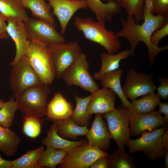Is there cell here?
Returning a JSON list of instances; mask_svg holds the SVG:
<instances>
[{"label": "cell", "mask_w": 168, "mask_h": 168, "mask_svg": "<svg viewBox=\"0 0 168 168\" xmlns=\"http://www.w3.org/2000/svg\"><path fill=\"white\" fill-rule=\"evenodd\" d=\"M122 28L115 33L118 38L126 39L130 47V49L134 53L138 43L142 42L148 50L150 65L154 64L156 56L168 49V44L162 47L157 46L151 42V36L156 30L168 22V15H158L150 11L144 12L143 22L141 25L137 23L133 17L127 16L126 19H121Z\"/></svg>", "instance_id": "6da1fadb"}, {"label": "cell", "mask_w": 168, "mask_h": 168, "mask_svg": "<svg viewBox=\"0 0 168 168\" xmlns=\"http://www.w3.org/2000/svg\"><path fill=\"white\" fill-rule=\"evenodd\" d=\"M74 24L77 29L83 33L86 38L98 44L108 53H116L121 48L119 38L115 33L106 28L105 21H95L90 17L76 16Z\"/></svg>", "instance_id": "7a4b0ae2"}, {"label": "cell", "mask_w": 168, "mask_h": 168, "mask_svg": "<svg viewBox=\"0 0 168 168\" xmlns=\"http://www.w3.org/2000/svg\"><path fill=\"white\" fill-rule=\"evenodd\" d=\"M49 86L42 84L33 87L14 97L18 110L26 115L40 119L45 116L47 100L51 93Z\"/></svg>", "instance_id": "3957f363"}, {"label": "cell", "mask_w": 168, "mask_h": 168, "mask_svg": "<svg viewBox=\"0 0 168 168\" xmlns=\"http://www.w3.org/2000/svg\"><path fill=\"white\" fill-rule=\"evenodd\" d=\"M26 56L43 84L51 85L55 77L48 46L37 41H30Z\"/></svg>", "instance_id": "277c9868"}, {"label": "cell", "mask_w": 168, "mask_h": 168, "mask_svg": "<svg viewBox=\"0 0 168 168\" xmlns=\"http://www.w3.org/2000/svg\"><path fill=\"white\" fill-rule=\"evenodd\" d=\"M166 128L162 127L152 131L144 132L141 133L139 138L130 139L126 145L129 152H142L152 161L161 157L165 150L162 137Z\"/></svg>", "instance_id": "5b68a950"}, {"label": "cell", "mask_w": 168, "mask_h": 168, "mask_svg": "<svg viewBox=\"0 0 168 168\" xmlns=\"http://www.w3.org/2000/svg\"><path fill=\"white\" fill-rule=\"evenodd\" d=\"M9 76L11 88L16 97L26 90L43 84L25 56L12 66Z\"/></svg>", "instance_id": "8992f818"}, {"label": "cell", "mask_w": 168, "mask_h": 168, "mask_svg": "<svg viewBox=\"0 0 168 168\" xmlns=\"http://www.w3.org/2000/svg\"><path fill=\"white\" fill-rule=\"evenodd\" d=\"M86 55L81 52L75 62L65 72L62 79L69 86H75L92 94L99 87L89 71Z\"/></svg>", "instance_id": "52a82bcc"}, {"label": "cell", "mask_w": 168, "mask_h": 168, "mask_svg": "<svg viewBox=\"0 0 168 168\" xmlns=\"http://www.w3.org/2000/svg\"><path fill=\"white\" fill-rule=\"evenodd\" d=\"M51 55L55 77L62 79L63 74L77 60L81 52L77 41L56 43L48 46Z\"/></svg>", "instance_id": "ba28073f"}, {"label": "cell", "mask_w": 168, "mask_h": 168, "mask_svg": "<svg viewBox=\"0 0 168 168\" xmlns=\"http://www.w3.org/2000/svg\"><path fill=\"white\" fill-rule=\"evenodd\" d=\"M102 115L106 120L111 139L115 141L118 147L125 148L131 136L129 126L130 115L128 110L119 107Z\"/></svg>", "instance_id": "9c48e42d"}, {"label": "cell", "mask_w": 168, "mask_h": 168, "mask_svg": "<svg viewBox=\"0 0 168 168\" xmlns=\"http://www.w3.org/2000/svg\"><path fill=\"white\" fill-rule=\"evenodd\" d=\"M109 154L101 149L90 146L88 141L78 145L68 152L61 162L60 168H88L97 159L107 158Z\"/></svg>", "instance_id": "30bf717a"}, {"label": "cell", "mask_w": 168, "mask_h": 168, "mask_svg": "<svg viewBox=\"0 0 168 168\" xmlns=\"http://www.w3.org/2000/svg\"><path fill=\"white\" fill-rule=\"evenodd\" d=\"M24 23L30 41H37L47 46L65 42L64 38L56 29V25L36 18H30Z\"/></svg>", "instance_id": "8fae6325"}, {"label": "cell", "mask_w": 168, "mask_h": 168, "mask_svg": "<svg viewBox=\"0 0 168 168\" xmlns=\"http://www.w3.org/2000/svg\"><path fill=\"white\" fill-rule=\"evenodd\" d=\"M156 87L152 74L138 73L134 68H132L127 73L122 88L126 97L132 100L154 92Z\"/></svg>", "instance_id": "7c38bea8"}, {"label": "cell", "mask_w": 168, "mask_h": 168, "mask_svg": "<svg viewBox=\"0 0 168 168\" xmlns=\"http://www.w3.org/2000/svg\"><path fill=\"white\" fill-rule=\"evenodd\" d=\"M7 31L14 42L16 48V54L13 60L9 63L11 66L15 64L23 56H26L28 50L30 41L28 39L24 23L18 19L7 17Z\"/></svg>", "instance_id": "4fadbf2b"}, {"label": "cell", "mask_w": 168, "mask_h": 168, "mask_svg": "<svg viewBox=\"0 0 168 168\" xmlns=\"http://www.w3.org/2000/svg\"><path fill=\"white\" fill-rule=\"evenodd\" d=\"M53 9V13L58 20L62 34L65 33L68 25L74 14L78 10L88 7L83 0H46Z\"/></svg>", "instance_id": "5bb4252c"}, {"label": "cell", "mask_w": 168, "mask_h": 168, "mask_svg": "<svg viewBox=\"0 0 168 168\" xmlns=\"http://www.w3.org/2000/svg\"><path fill=\"white\" fill-rule=\"evenodd\" d=\"M166 123L158 111L131 115L129 126L131 135L136 136L144 132H150L164 127Z\"/></svg>", "instance_id": "9a60e30c"}, {"label": "cell", "mask_w": 168, "mask_h": 168, "mask_svg": "<svg viewBox=\"0 0 168 168\" xmlns=\"http://www.w3.org/2000/svg\"><path fill=\"white\" fill-rule=\"evenodd\" d=\"M101 115L95 114L91 127L85 135L90 146L105 152L110 149L111 138L107 125Z\"/></svg>", "instance_id": "2e32d148"}, {"label": "cell", "mask_w": 168, "mask_h": 168, "mask_svg": "<svg viewBox=\"0 0 168 168\" xmlns=\"http://www.w3.org/2000/svg\"><path fill=\"white\" fill-rule=\"evenodd\" d=\"M91 94V99L87 107L90 114H102L115 109L114 104L117 95L112 90L103 88Z\"/></svg>", "instance_id": "e0dca14e"}, {"label": "cell", "mask_w": 168, "mask_h": 168, "mask_svg": "<svg viewBox=\"0 0 168 168\" xmlns=\"http://www.w3.org/2000/svg\"><path fill=\"white\" fill-rule=\"evenodd\" d=\"M73 110L71 103L68 101L60 92L56 93L47 105V118L57 122L71 117Z\"/></svg>", "instance_id": "ac0fdd59"}, {"label": "cell", "mask_w": 168, "mask_h": 168, "mask_svg": "<svg viewBox=\"0 0 168 168\" xmlns=\"http://www.w3.org/2000/svg\"><path fill=\"white\" fill-rule=\"evenodd\" d=\"M133 54L134 53L130 49H126L116 54L101 53L100 55L101 67L98 72L94 74V78L97 81H100L105 73L119 68L121 60L128 58Z\"/></svg>", "instance_id": "d6986e66"}, {"label": "cell", "mask_w": 168, "mask_h": 168, "mask_svg": "<svg viewBox=\"0 0 168 168\" xmlns=\"http://www.w3.org/2000/svg\"><path fill=\"white\" fill-rule=\"evenodd\" d=\"M93 12L97 21H111L115 14L121 11V7L117 2L103 3L100 0H83Z\"/></svg>", "instance_id": "ffe728a7"}, {"label": "cell", "mask_w": 168, "mask_h": 168, "mask_svg": "<svg viewBox=\"0 0 168 168\" xmlns=\"http://www.w3.org/2000/svg\"><path fill=\"white\" fill-rule=\"evenodd\" d=\"M123 72V69L119 68L105 73L100 81L103 88L111 89L118 95L121 101L122 106L128 109L131 106V103L125 96L121 86L120 78Z\"/></svg>", "instance_id": "44dd1931"}, {"label": "cell", "mask_w": 168, "mask_h": 168, "mask_svg": "<svg viewBox=\"0 0 168 168\" xmlns=\"http://www.w3.org/2000/svg\"><path fill=\"white\" fill-rule=\"evenodd\" d=\"M86 141L85 140H82L73 141L64 139L58 134L57 123L54 122L47 131L46 136L43 139L42 142L46 147L68 152L75 146Z\"/></svg>", "instance_id": "7402d4cb"}, {"label": "cell", "mask_w": 168, "mask_h": 168, "mask_svg": "<svg viewBox=\"0 0 168 168\" xmlns=\"http://www.w3.org/2000/svg\"><path fill=\"white\" fill-rule=\"evenodd\" d=\"M161 100L157 93L152 92L131 100V106L127 109L130 115L148 113L154 110Z\"/></svg>", "instance_id": "603a6c76"}, {"label": "cell", "mask_w": 168, "mask_h": 168, "mask_svg": "<svg viewBox=\"0 0 168 168\" xmlns=\"http://www.w3.org/2000/svg\"><path fill=\"white\" fill-rule=\"evenodd\" d=\"M21 2L22 7L25 9H29L35 18L43 20L56 25L51 12L52 7L44 0H21Z\"/></svg>", "instance_id": "cb8c5ba5"}, {"label": "cell", "mask_w": 168, "mask_h": 168, "mask_svg": "<svg viewBox=\"0 0 168 168\" xmlns=\"http://www.w3.org/2000/svg\"><path fill=\"white\" fill-rule=\"evenodd\" d=\"M21 139L9 128L0 125V150L6 156L11 157L17 152Z\"/></svg>", "instance_id": "d4e9b609"}, {"label": "cell", "mask_w": 168, "mask_h": 168, "mask_svg": "<svg viewBox=\"0 0 168 168\" xmlns=\"http://www.w3.org/2000/svg\"><path fill=\"white\" fill-rule=\"evenodd\" d=\"M76 105L73 110L71 118L77 125L83 126L87 125L91 115L89 114L87 107L91 100V94L84 98L78 97L73 93Z\"/></svg>", "instance_id": "484cf974"}, {"label": "cell", "mask_w": 168, "mask_h": 168, "mask_svg": "<svg viewBox=\"0 0 168 168\" xmlns=\"http://www.w3.org/2000/svg\"><path fill=\"white\" fill-rule=\"evenodd\" d=\"M57 133L63 138L76 139L79 136L85 135L88 129L87 125H77L71 117L57 122Z\"/></svg>", "instance_id": "4316f807"}, {"label": "cell", "mask_w": 168, "mask_h": 168, "mask_svg": "<svg viewBox=\"0 0 168 168\" xmlns=\"http://www.w3.org/2000/svg\"><path fill=\"white\" fill-rule=\"evenodd\" d=\"M0 12L7 17H13L24 22L30 18L21 0H0Z\"/></svg>", "instance_id": "83f0119b"}, {"label": "cell", "mask_w": 168, "mask_h": 168, "mask_svg": "<svg viewBox=\"0 0 168 168\" xmlns=\"http://www.w3.org/2000/svg\"><path fill=\"white\" fill-rule=\"evenodd\" d=\"M44 151L43 146L29 150L12 161L13 168H39L37 162Z\"/></svg>", "instance_id": "f1b7e54d"}, {"label": "cell", "mask_w": 168, "mask_h": 168, "mask_svg": "<svg viewBox=\"0 0 168 168\" xmlns=\"http://www.w3.org/2000/svg\"><path fill=\"white\" fill-rule=\"evenodd\" d=\"M67 152L46 147L37 162L39 168H56L62 161Z\"/></svg>", "instance_id": "f546056e"}, {"label": "cell", "mask_w": 168, "mask_h": 168, "mask_svg": "<svg viewBox=\"0 0 168 168\" xmlns=\"http://www.w3.org/2000/svg\"><path fill=\"white\" fill-rule=\"evenodd\" d=\"M109 168H133L136 166L134 160L126 152L125 148L118 149L106 158Z\"/></svg>", "instance_id": "4dcf8cb0"}, {"label": "cell", "mask_w": 168, "mask_h": 168, "mask_svg": "<svg viewBox=\"0 0 168 168\" xmlns=\"http://www.w3.org/2000/svg\"><path fill=\"white\" fill-rule=\"evenodd\" d=\"M145 0H118L116 2L126 11L127 16L133 17L137 23L143 21Z\"/></svg>", "instance_id": "1f68e13d"}, {"label": "cell", "mask_w": 168, "mask_h": 168, "mask_svg": "<svg viewBox=\"0 0 168 168\" xmlns=\"http://www.w3.org/2000/svg\"><path fill=\"white\" fill-rule=\"evenodd\" d=\"M13 95L0 108V125L7 128L12 125L18 105Z\"/></svg>", "instance_id": "d6a6232c"}, {"label": "cell", "mask_w": 168, "mask_h": 168, "mask_svg": "<svg viewBox=\"0 0 168 168\" xmlns=\"http://www.w3.org/2000/svg\"><path fill=\"white\" fill-rule=\"evenodd\" d=\"M22 128L23 133L27 136L31 138L38 137L41 131L40 119L35 117L25 115Z\"/></svg>", "instance_id": "836d02e7"}, {"label": "cell", "mask_w": 168, "mask_h": 168, "mask_svg": "<svg viewBox=\"0 0 168 168\" xmlns=\"http://www.w3.org/2000/svg\"><path fill=\"white\" fill-rule=\"evenodd\" d=\"M152 13L158 15H168V0H153Z\"/></svg>", "instance_id": "e575fe53"}, {"label": "cell", "mask_w": 168, "mask_h": 168, "mask_svg": "<svg viewBox=\"0 0 168 168\" xmlns=\"http://www.w3.org/2000/svg\"><path fill=\"white\" fill-rule=\"evenodd\" d=\"M168 35V22L161 28L155 30L152 34L151 42L156 46H158L160 40Z\"/></svg>", "instance_id": "d590c367"}, {"label": "cell", "mask_w": 168, "mask_h": 168, "mask_svg": "<svg viewBox=\"0 0 168 168\" xmlns=\"http://www.w3.org/2000/svg\"><path fill=\"white\" fill-rule=\"evenodd\" d=\"M160 85L156 87V90L157 94L161 99L166 100L168 98V78H160L159 79Z\"/></svg>", "instance_id": "8d00e7d4"}, {"label": "cell", "mask_w": 168, "mask_h": 168, "mask_svg": "<svg viewBox=\"0 0 168 168\" xmlns=\"http://www.w3.org/2000/svg\"><path fill=\"white\" fill-rule=\"evenodd\" d=\"M7 18L0 12V39H7L9 36L7 31Z\"/></svg>", "instance_id": "74e56055"}, {"label": "cell", "mask_w": 168, "mask_h": 168, "mask_svg": "<svg viewBox=\"0 0 168 168\" xmlns=\"http://www.w3.org/2000/svg\"><path fill=\"white\" fill-rule=\"evenodd\" d=\"M90 168H109V166L106 157H102L96 159L90 166Z\"/></svg>", "instance_id": "f35d334b"}, {"label": "cell", "mask_w": 168, "mask_h": 168, "mask_svg": "<svg viewBox=\"0 0 168 168\" xmlns=\"http://www.w3.org/2000/svg\"><path fill=\"white\" fill-rule=\"evenodd\" d=\"M159 109L158 111L160 114L164 115V119L166 123L168 122V103L160 101L158 104Z\"/></svg>", "instance_id": "ab89813d"}, {"label": "cell", "mask_w": 168, "mask_h": 168, "mask_svg": "<svg viewBox=\"0 0 168 168\" xmlns=\"http://www.w3.org/2000/svg\"><path fill=\"white\" fill-rule=\"evenodd\" d=\"M0 168H13L12 161L5 160L0 156Z\"/></svg>", "instance_id": "60d3db41"}, {"label": "cell", "mask_w": 168, "mask_h": 168, "mask_svg": "<svg viewBox=\"0 0 168 168\" xmlns=\"http://www.w3.org/2000/svg\"><path fill=\"white\" fill-rule=\"evenodd\" d=\"M153 7V0H145L144 12L150 11L152 12Z\"/></svg>", "instance_id": "b9f144b4"}, {"label": "cell", "mask_w": 168, "mask_h": 168, "mask_svg": "<svg viewBox=\"0 0 168 168\" xmlns=\"http://www.w3.org/2000/svg\"><path fill=\"white\" fill-rule=\"evenodd\" d=\"M162 142L164 148L168 149V130L167 129L164 132L162 137Z\"/></svg>", "instance_id": "7bdbcfd3"}, {"label": "cell", "mask_w": 168, "mask_h": 168, "mask_svg": "<svg viewBox=\"0 0 168 168\" xmlns=\"http://www.w3.org/2000/svg\"><path fill=\"white\" fill-rule=\"evenodd\" d=\"M164 160L165 167L168 168V149H165L161 156Z\"/></svg>", "instance_id": "ee69618b"}, {"label": "cell", "mask_w": 168, "mask_h": 168, "mask_svg": "<svg viewBox=\"0 0 168 168\" xmlns=\"http://www.w3.org/2000/svg\"><path fill=\"white\" fill-rule=\"evenodd\" d=\"M4 103L2 100H0V108L2 106Z\"/></svg>", "instance_id": "f6af8a7d"}, {"label": "cell", "mask_w": 168, "mask_h": 168, "mask_svg": "<svg viewBox=\"0 0 168 168\" xmlns=\"http://www.w3.org/2000/svg\"><path fill=\"white\" fill-rule=\"evenodd\" d=\"M107 2H116L118 0H104Z\"/></svg>", "instance_id": "bcb514c9"}, {"label": "cell", "mask_w": 168, "mask_h": 168, "mask_svg": "<svg viewBox=\"0 0 168 168\" xmlns=\"http://www.w3.org/2000/svg\"></svg>", "instance_id": "7dc6e473"}]
</instances>
